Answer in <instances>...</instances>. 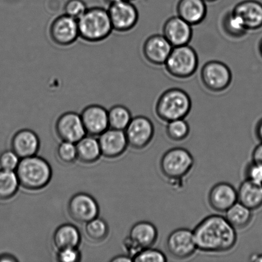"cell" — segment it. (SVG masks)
<instances>
[{
    "label": "cell",
    "instance_id": "1",
    "mask_svg": "<svg viewBox=\"0 0 262 262\" xmlns=\"http://www.w3.org/2000/svg\"><path fill=\"white\" fill-rule=\"evenodd\" d=\"M193 233L198 250L204 252H227L237 242L235 228L220 215L205 217L195 227Z\"/></svg>",
    "mask_w": 262,
    "mask_h": 262
},
{
    "label": "cell",
    "instance_id": "2",
    "mask_svg": "<svg viewBox=\"0 0 262 262\" xmlns=\"http://www.w3.org/2000/svg\"><path fill=\"white\" fill-rule=\"evenodd\" d=\"M78 23L79 38L87 42H102L114 32L108 11L104 7H89Z\"/></svg>",
    "mask_w": 262,
    "mask_h": 262
},
{
    "label": "cell",
    "instance_id": "3",
    "mask_svg": "<svg viewBox=\"0 0 262 262\" xmlns=\"http://www.w3.org/2000/svg\"><path fill=\"white\" fill-rule=\"evenodd\" d=\"M20 186L36 191L45 187L52 177V169L45 159L33 156L20 159L15 169Z\"/></svg>",
    "mask_w": 262,
    "mask_h": 262
},
{
    "label": "cell",
    "instance_id": "4",
    "mask_svg": "<svg viewBox=\"0 0 262 262\" xmlns=\"http://www.w3.org/2000/svg\"><path fill=\"white\" fill-rule=\"evenodd\" d=\"M192 101L184 90L171 88L166 90L159 97L156 104V114L165 122L185 119L191 112Z\"/></svg>",
    "mask_w": 262,
    "mask_h": 262
},
{
    "label": "cell",
    "instance_id": "5",
    "mask_svg": "<svg viewBox=\"0 0 262 262\" xmlns=\"http://www.w3.org/2000/svg\"><path fill=\"white\" fill-rule=\"evenodd\" d=\"M199 65V56L196 50L187 45L173 47L164 66L169 75L184 79L193 76Z\"/></svg>",
    "mask_w": 262,
    "mask_h": 262
},
{
    "label": "cell",
    "instance_id": "6",
    "mask_svg": "<svg viewBox=\"0 0 262 262\" xmlns=\"http://www.w3.org/2000/svg\"><path fill=\"white\" fill-rule=\"evenodd\" d=\"M194 159L187 149L176 147L169 149L162 156L160 169L169 181H180L193 168Z\"/></svg>",
    "mask_w": 262,
    "mask_h": 262
},
{
    "label": "cell",
    "instance_id": "7",
    "mask_svg": "<svg viewBox=\"0 0 262 262\" xmlns=\"http://www.w3.org/2000/svg\"><path fill=\"white\" fill-rule=\"evenodd\" d=\"M200 78L205 88L212 92H222L230 86L232 73L229 67L222 61L211 60L202 67Z\"/></svg>",
    "mask_w": 262,
    "mask_h": 262
},
{
    "label": "cell",
    "instance_id": "8",
    "mask_svg": "<svg viewBox=\"0 0 262 262\" xmlns=\"http://www.w3.org/2000/svg\"><path fill=\"white\" fill-rule=\"evenodd\" d=\"M50 39L56 46L68 47L79 38L78 20L63 14L51 22L48 29Z\"/></svg>",
    "mask_w": 262,
    "mask_h": 262
},
{
    "label": "cell",
    "instance_id": "9",
    "mask_svg": "<svg viewBox=\"0 0 262 262\" xmlns=\"http://www.w3.org/2000/svg\"><path fill=\"white\" fill-rule=\"evenodd\" d=\"M113 29L115 32H129L138 24L139 12L133 2L122 0L107 7Z\"/></svg>",
    "mask_w": 262,
    "mask_h": 262
},
{
    "label": "cell",
    "instance_id": "10",
    "mask_svg": "<svg viewBox=\"0 0 262 262\" xmlns=\"http://www.w3.org/2000/svg\"><path fill=\"white\" fill-rule=\"evenodd\" d=\"M166 249L173 258L179 260L191 257L198 250L193 231L186 228L173 230L167 238Z\"/></svg>",
    "mask_w": 262,
    "mask_h": 262
},
{
    "label": "cell",
    "instance_id": "11",
    "mask_svg": "<svg viewBox=\"0 0 262 262\" xmlns=\"http://www.w3.org/2000/svg\"><path fill=\"white\" fill-rule=\"evenodd\" d=\"M124 131L128 145L136 150H141L152 141L155 128L150 119L140 115L132 118Z\"/></svg>",
    "mask_w": 262,
    "mask_h": 262
},
{
    "label": "cell",
    "instance_id": "12",
    "mask_svg": "<svg viewBox=\"0 0 262 262\" xmlns=\"http://www.w3.org/2000/svg\"><path fill=\"white\" fill-rule=\"evenodd\" d=\"M69 215L79 223H87L98 217L99 205L91 195L84 192L74 195L68 204Z\"/></svg>",
    "mask_w": 262,
    "mask_h": 262
},
{
    "label": "cell",
    "instance_id": "13",
    "mask_svg": "<svg viewBox=\"0 0 262 262\" xmlns=\"http://www.w3.org/2000/svg\"><path fill=\"white\" fill-rule=\"evenodd\" d=\"M55 130L61 141L75 144L86 134L80 114L73 112L64 113L58 117Z\"/></svg>",
    "mask_w": 262,
    "mask_h": 262
},
{
    "label": "cell",
    "instance_id": "14",
    "mask_svg": "<svg viewBox=\"0 0 262 262\" xmlns=\"http://www.w3.org/2000/svg\"><path fill=\"white\" fill-rule=\"evenodd\" d=\"M80 115L87 135L100 136L109 128L108 111L101 105H89Z\"/></svg>",
    "mask_w": 262,
    "mask_h": 262
},
{
    "label": "cell",
    "instance_id": "15",
    "mask_svg": "<svg viewBox=\"0 0 262 262\" xmlns=\"http://www.w3.org/2000/svg\"><path fill=\"white\" fill-rule=\"evenodd\" d=\"M192 26L176 15L168 18L163 27V35L173 47L189 45L193 35Z\"/></svg>",
    "mask_w": 262,
    "mask_h": 262
},
{
    "label": "cell",
    "instance_id": "16",
    "mask_svg": "<svg viewBox=\"0 0 262 262\" xmlns=\"http://www.w3.org/2000/svg\"><path fill=\"white\" fill-rule=\"evenodd\" d=\"M173 48L163 35H153L144 42L143 55L148 63L154 66H164Z\"/></svg>",
    "mask_w": 262,
    "mask_h": 262
},
{
    "label": "cell",
    "instance_id": "17",
    "mask_svg": "<svg viewBox=\"0 0 262 262\" xmlns=\"http://www.w3.org/2000/svg\"><path fill=\"white\" fill-rule=\"evenodd\" d=\"M208 202L215 211L226 212L238 202L237 190L227 182H220L210 190Z\"/></svg>",
    "mask_w": 262,
    "mask_h": 262
},
{
    "label": "cell",
    "instance_id": "18",
    "mask_svg": "<svg viewBox=\"0 0 262 262\" xmlns=\"http://www.w3.org/2000/svg\"><path fill=\"white\" fill-rule=\"evenodd\" d=\"M101 155L107 158L121 156L128 145L125 131L108 128L99 136L98 139Z\"/></svg>",
    "mask_w": 262,
    "mask_h": 262
},
{
    "label": "cell",
    "instance_id": "19",
    "mask_svg": "<svg viewBox=\"0 0 262 262\" xmlns=\"http://www.w3.org/2000/svg\"><path fill=\"white\" fill-rule=\"evenodd\" d=\"M232 11L241 18L248 31L262 27V4L257 0H244L238 3Z\"/></svg>",
    "mask_w": 262,
    "mask_h": 262
},
{
    "label": "cell",
    "instance_id": "20",
    "mask_svg": "<svg viewBox=\"0 0 262 262\" xmlns=\"http://www.w3.org/2000/svg\"><path fill=\"white\" fill-rule=\"evenodd\" d=\"M11 144L12 150L20 159H23L37 154L40 141L37 134L32 130L25 129L15 134Z\"/></svg>",
    "mask_w": 262,
    "mask_h": 262
},
{
    "label": "cell",
    "instance_id": "21",
    "mask_svg": "<svg viewBox=\"0 0 262 262\" xmlns=\"http://www.w3.org/2000/svg\"><path fill=\"white\" fill-rule=\"evenodd\" d=\"M176 10L177 15L192 26L201 24L207 14L204 0H179Z\"/></svg>",
    "mask_w": 262,
    "mask_h": 262
},
{
    "label": "cell",
    "instance_id": "22",
    "mask_svg": "<svg viewBox=\"0 0 262 262\" xmlns=\"http://www.w3.org/2000/svg\"><path fill=\"white\" fill-rule=\"evenodd\" d=\"M129 236L143 250L155 245L158 238V230L153 223L142 221L133 226Z\"/></svg>",
    "mask_w": 262,
    "mask_h": 262
},
{
    "label": "cell",
    "instance_id": "23",
    "mask_svg": "<svg viewBox=\"0 0 262 262\" xmlns=\"http://www.w3.org/2000/svg\"><path fill=\"white\" fill-rule=\"evenodd\" d=\"M238 202L251 210L262 205V184L246 179L237 190Z\"/></svg>",
    "mask_w": 262,
    "mask_h": 262
},
{
    "label": "cell",
    "instance_id": "24",
    "mask_svg": "<svg viewBox=\"0 0 262 262\" xmlns=\"http://www.w3.org/2000/svg\"><path fill=\"white\" fill-rule=\"evenodd\" d=\"M81 242V235L75 226L64 224L56 230L53 243L58 250L66 248H78Z\"/></svg>",
    "mask_w": 262,
    "mask_h": 262
},
{
    "label": "cell",
    "instance_id": "25",
    "mask_svg": "<svg viewBox=\"0 0 262 262\" xmlns=\"http://www.w3.org/2000/svg\"><path fill=\"white\" fill-rule=\"evenodd\" d=\"M76 146L77 159L81 163H93L101 156L99 141L93 136H84L76 143Z\"/></svg>",
    "mask_w": 262,
    "mask_h": 262
},
{
    "label": "cell",
    "instance_id": "26",
    "mask_svg": "<svg viewBox=\"0 0 262 262\" xmlns=\"http://www.w3.org/2000/svg\"><path fill=\"white\" fill-rule=\"evenodd\" d=\"M252 210L237 202L226 212V219L235 229L248 227L252 220Z\"/></svg>",
    "mask_w": 262,
    "mask_h": 262
},
{
    "label": "cell",
    "instance_id": "27",
    "mask_svg": "<svg viewBox=\"0 0 262 262\" xmlns=\"http://www.w3.org/2000/svg\"><path fill=\"white\" fill-rule=\"evenodd\" d=\"M222 25L225 34L231 38H242L248 32L243 20L232 10L228 12L223 16Z\"/></svg>",
    "mask_w": 262,
    "mask_h": 262
},
{
    "label": "cell",
    "instance_id": "28",
    "mask_svg": "<svg viewBox=\"0 0 262 262\" xmlns=\"http://www.w3.org/2000/svg\"><path fill=\"white\" fill-rule=\"evenodd\" d=\"M107 111L109 128L125 130L133 118L130 110L123 105L117 104L112 107Z\"/></svg>",
    "mask_w": 262,
    "mask_h": 262
},
{
    "label": "cell",
    "instance_id": "29",
    "mask_svg": "<svg viewBox=\"0 0 262 262\" xmlns=\"http://www.w3.org/2000/svg\"><path fill=\"white\" fill-rule=\"evenodd\" d=\"M19 185L15 171L0 170V199L7 200L14 196Z\"/></svg>",
    "mask_w": 262,
    "mask_h": 262
},
{
    "label": "cell",
    "instance_id": "30",
    "mask_svg": "<svg viewBox=\"0 0 262 262\" xmlns=\"http://www.w3.org/2000/svg\"><path fill=\"white\" fill-rule=\"evenodd\" d=\"M84 232L90 240L95 243H100L107 237L109 228L104 220L96 217L86 223Z\"/></svg>",
    "mask_w": 262,
    "mask_h": 262
},
{
    "label": "cell",
    "instance_id": "31",
    "mask_svg": "<svg viewBox=\"0 0 262 262\" xmlns=\"http://www.w3.org/2000/svg\"><path fill=\"white\" fill-rule=\"evenodd\" d=\"M168 137L174 141H182L188 137L190 127L185 119L172 120L168 122L166 127Z\"/></svg>",
    "mask_w": 262,
    "mask_h": 262
},
{
    "label": "cell",
    "instance_id": "32",
    "mask_svg": "<svg viewBox=\"0 0 262 262\" xmlns=\"http://www.w3.org/2000/svg\"><path fill=\"white\" fill-rule=\"evenodd\" d=\"M56 155L59 161L63 164L73 163L77 159L76 144L62 141L58 146Z\"/></svg>",
    "mask_w": 262,
    "mask_h": 262
},
{
    "label": "cell",
    "instance_id": "33",
    "mask_svg": "<svg viewBox=\"0 0 262 262\" xmlns=\"http://www.w3.org/2000/svg\"><path fill=\"white\" fill-rule=\"evenodd\" d=\"M168 259L163 251L152 248L143 249L135 257V262H166Z\"/></svg>",
    "mask_w": 262,
    "mask_h": 262
},
{
    "label": "cell",
    "instance_id": "34",
    "mask_svg": "<svg viewBox=\"0 0 262 262\" xmlns=\"http://www.w3.org/2000/svg\"><path fill=\"white\" fill-rule=\"evenodd\" d=\"M88 8L85 0H67L63 5V14L78 20Z\"/></svg>",
    "mask_w": 262,
    "mask_h": 262
},
{
    "label": "cell",
    "instance_id": "35",
    "mask_svg": "<svg viewBox=\"0 0 262 262\" xmlns=\"http://www.w3.org/2000/svg\"><path fill=\"white\" fill-rule=\"evenodd\" d=\"M19 158L14 151L7 150L0 156V167L8 171H15L19 163Z\"/></svg>",
    "mask_w": 262,
    "mask_h": 262
},
{
    "label": "cell",
    "instance_id": "36",
    "mask_svg": "<svg viewBox=\"0 0 262 262\" xmlns=\"http://www.w3.org/2000/svg\"><path fill=\"white\" fill-rule=\"evenodd\" d=\"M56 258L60 262H77L80 260L81 254L78 248L62 249L58 250Z\"/></svg>",
    "mask_w": 262,
    "mask_h": 262
},
{
    "label": "cell",
    "instance_id": "37",
    "mask_svg": "<svg viewBox=\"0 0 262 262\" xmlns=\"http://www.w3.org/2000/svg\"><path fill=\"white\" fill-rule=\"evenodd\" d=\"M247 179L262 184V166L253 163L247 167L246 170Z\"/></svg>",
    "mask_w": 262,
    "mask_h": 262
},
{
    "label": "cell",
    "instance_id": "38",
    "mask_svg": "<svg viewBox=\"0 0 262 262\" xmlns=\"http://www.w3.org/2000/svg\"><path fill=\"white\" fill-rule=\"evenodd\" d=\"M124 246L126 250L128 255L132 257L133 259L137 254L142 250L140 246H138L134 241L131 239L129 236L125 238L124 241Z\"/></svg>",
    "mask_w": 262,
    "mask_h": 262
},
{
    "label": "cell",
    "instance_id": "39",
    "mask_svg": "<svg viewBox=\"0 0 262 262\" xmlns=\"http://www.w3.org/2000/svg\"><path fill=\"white\" fill-rule=\"evenodd\" d=\"M253 163L262 166V142L256 146L252 153Z\"/></svg>",
    "mask_w": 262,
    "mask_h": 262
},
{
    "label": "cell",
    "instance_id": "40",
    "mask_svg": "<svg viewBox=\"0 0 262 262\" xmlns=\"http://www.w3.org/2000/svg\"><path fill=\"white\" fill-rule=\"evenodd\" d=\"M112 262H130L133 261V259L129 255H120L116 256L112 259Z\"/></svg>",
    "mask_w": 262,
    "mask_h": 262
},
{
    "label": "cell",
    "instance_id": "41",
    "mask_svg": "<svg viewBox=\"0 0 262 262\" xmlns=\"http://www.w3.org/2000/svg\"><path fill=\"white\" fill-rule=\"evenodd\" d=\"M16 258L10 255H7V254H4L0 256V262H15L17 261Z\"/></svg>",
    "mask_w": 262,
    "mask_h": 262
},
{
    "label": "cell",
    "instance_id": "42",
    "mask_svg": "<svg viewBox=\"0 0 262 262\" xmlns=\"http://www.w3.org/2000/svg\"><path fill=\"white\" fill-rule=\"evenodd\" d=\"M256 133L257 137L258 139H260L262 142V119L258 122L257 125H256Z\"/></svg>",
    "mask_w": 262,
    "mask_h": 262
},
{
    "label": "cell",
    "instance_id": "43",
    "mask_svg": "<svg viewBox=\"0 0 262 262\" xmlns=\"http://www.w3.org/2000/svg\"><path fill=\"white\" fill-rule=\"evenodd\" d=\"M250 261L255 262H262V254L261 255H251L250 257Z\"/></svg>",
    "mask_w": 262,
    "mask_h": 262
},
{
    "label": "cell",
    "instance_id": "44",
    "mask_svg": "<svg viewBox=\"0 0 262 262\" xmlns=\"http://www.w3.org/2000/svg\"><path fill=\"white\" fill-rule=\"evenodd\" d=\"M105 5H107V7L110 6V5L115 4V3L122 1V0H101Z\"/></svg>",
    "mask_w": 262,
    "mask_h": 262
},
{
    "label": "cell",
    "instance_id": "45",
    "mask_svg": "<svg viewBox=\"0 0 262 262\" xmlns=\"http://www.w3.org/2000/svg\"><path fill=\"white\" fill-rule=\"evenodd\" d=\"M258 51H259V53H260V55L262 58V38L260 40V42H259Z\"/></svg>",
    "mask_w": 262,
    "mask_h": 262
},
{
    "label": "cell",
    "instance_id": "46",
    "mask_svg": "<svg viewBox=\"0 0 262 262\" xmlns=\"http://www.w3.org/2000/svg\"><path fill=\"white\" fill-rule=\"evenodd\" d=\"M204 1L206 3L207 2L212 3V2H216V1H217V0H204Z\"/></svg>",
    "mask_w": 262,
    "mask_h": 262
},
{
    "label": "cell",
    "instance_id": "47",
    "mask_svg": "<svg viewBox=\"0 0 262 262\" xmlns=\"http://www.w3.org/2000/svg\"><path fill=\"white\" fill-rule=\"evenodd\" d=\"M128 1L133 2V1H135V0H128Z\"/></svg>",
    "mask_w": 262,
    "mask_h": 262
}]
</instances>
